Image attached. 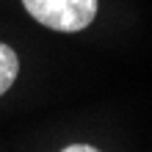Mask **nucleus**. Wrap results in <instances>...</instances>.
<instances>
[{
	"instance_id": "1",
	"label": "nucleus",
	"mask_w": 152,
	"mask_h": 152,
	"mask_svg": "<svg viewBox=\"0 0 152 152\" xmlns=\"http://www.w3.org/2000/svg\"><path fill=\"white\" fill-rule=\"evenodd\" d=\"M25 11L50 31L75 33L94 22L97 0H22Z\"/></svg>"
},
{
	"instance_id": "2",
	"label": "nucleus",
	"mask_w": 152,
	"mask_h": 152,
	"mask_svg": "<svg viewBox=\"0 0 152 152\" xmlns=\"http://www.w3.org/2000/svg\"><path fill=\"white\" fill-rule=\"evenodd\" d=\"M17 72H20V58L17 53L8 47V44L0 42V94H6L11 83L17 80Z\"/></svg>"
},
{
	"instance_id": "3",
	"label": "nucleus",
	"mask_w": 152,
	"mask_h": 152,
	"mask_svg": "<svg viewBox=\"0 0 152 152\" xmlns=\"http://www.w3.org/2000/svg\"><path fill=\"white\" fill-rule=\"evenodd\" d=\"M61 152H100L97 147H88V144H72V147H64Z\"/></svg>"
}]
</instances>
